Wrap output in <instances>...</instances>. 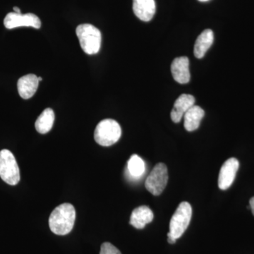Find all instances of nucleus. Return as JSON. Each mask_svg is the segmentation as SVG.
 Returning a JSON list of instances; mask_svg holds the SVG:
<instances>
[{
	"mask_svg": "<svg viewBox=\"0 0 254 254\" xmlns=\"http://www.w3.org/2000/svg\"><path fill=\"white\" fill-rule=\"evenodd\" d=\"M76 220V210L71 203H65L54 209L50 214L49 226L57 235H66L72 230Z\"/></svg>",
	"mask_w": 254,
	"mask_h": 254,
	"instance_id": "nucleus-1",
	"label": "nucleus"
},
{
	"mask_svg": "<svg viewBox=\"0 0 254 254\" xmlns=\"http://www.w3.org/2000/svg\"><path fill=\"white\" fill-rule=\"evenodd\" d=\"M76 36L82 50L88 55H95L101 47L102 35L100 30L88 23L81 24L76 28Z\"/></svg>",
	"mask_w": 254,
	"mask_h": 254,
	"instance_id": "nucleus-2",
	"label": "nucleus"
},
{
	"mask_svg": "<svg viewBox=\"0 0 254 254\" xmlns=\"http://www.w3.org/2000/svg\"><path fill=\"white\" fill-rule=\"evenodd\" d=\"M122 135V129L118 122L106 119L100 122L94 132V139L102 146H110L117 143Z\"/></svg>",
	"mask_w": 254,
	"mask_h": 254,
	"instance_id": "nucleus-3",
	"label": "nucleus"
},
{
	"mask_svg": "<svg viewBox=\"0 0 254 254\" xmlns=\"http://www.w3.org/2000/svg\"><path fill=\"white\" fill-rule=\"evenodd\" d=\"M192 216L191 206L188 202L179 205L170 222V235L174 238H180L190 225Z\"/></svg>",
	"mask_w": 254,
	"mask_h": 254,
	"instance_id": "nucleus-4",
	"label": "nucleus"
},
{
	"mask_svg": "<svg viewBox=\"0 0 254 254\" xmlns=\"http://www.w3.org/2000/svg\"><path fill=\"white\" fill-rule=\"evenodd\" d=\"M0 177L11 186L20 181V171L14 155L9 150L0 151Z\"/></svg>",
	"mask_w": 254,
	"mask_h": 254,
	"instance_id": "nucleus-5",
	"label": "nucleus"
},
{
	"mask_svg": "<svg viewBox=\"0 0 254 254\" xmlns=\"http://www.w3.org/2000/svg\"><path fill=\"white\" fill-rule=\"evenodd\" d=\"M168 182V172L165 164H156L151 173L147 177L145 187L150 193L154 195L161 194Z\"/></svg>",
	"mask_w": 254,
	"mask_h": 254,
	"instance_id": "nucleus-6",
	"label": "nucleus"
},
{
	"mask_svg": "<svg viewBox=\"0 0 254 254\" xmlns=\"http://www.w3.org/2000/svg\"><path fill=\"white\" fill-rule=\"evenodd\" d=\"M4 24L7 29L26 26L39 29L41 26L40 18L36 15L28 13L22 14L11 12L6 15L4 18Z\"/></svg>",
	"mask_w": 254,
	"mask_h": 254,
	"instance_id": "nucleus-7",
	"label": "nucleus"
},
{
	"mask_svg": "<svg viewBox=\"0 0 254 254\" xmlns=\"http://www.w3.org/2000/svg\"><path fill=\"white\" fill-rule=\"evenodd\" d=\"M240 168V163L235 158H229L224 163L218 177V187L221 190L230 188L234 181L237 171Z\"/></svg>",
	"mask_w": 254,
	"mask_h": 254,
	"instance_id": "nucleus-8",
	"label": "nucleus"
},
{
	"mask_svg": "<svg viewBox=\"0 0 254 254\" xmlns=\"http://www.w3.org/2000/svg\"><path fill=\"white\" fill-rule=\"evenodd\" d=\"M172 74L175 81L185 84L190 81V60L187 57L175 58L171 65Z\"/></svg>",
	"mask_w": 254,
	"mask_h": 254,
	"instance_id": "nucleus-9",
	"label": "nucleus"
},
{
	"mask_svg": "<svg viewBox=\"0 0 254 254\" xmlns=\"http://www.w3.org/2000/svg\"><path fill=\"white\" fill-rule=\"evenodd\" d=\"M195 104V98L193 95L189 94H182L179 97L175 102L173 109L172 110V120L175 123H179L185 114Z\"/></svg>",
	"mask_w": 254,
	"mask_h": 254,
	"instance_id": "nucleus-10",
	"label": "nucleus"
},
{
	"mask_svg": "<svg viewBox=\"0 0 254 254\" xmlns=\"http://www.w3.org/2000/svg\"><path fill=\"white\" fill-rule=\"evenodd\" d=\"M39 85L38 76L33 73L26 75L18 79L17 88L20 96L29 99L35 95Z\"/></svg>",
	"mask_w": 254,
	"mask_h": 254,
	"instance_id": "nucleus-11",
	"label": "nucleus"
},
{
	"mask_svg": "<svg viewBox=\"0 0 254 254\" xmlns=\"http://www.w3.org/2000/svg\"><path fill=\"white\" fill-rule=\"evenodd\" d=\"M155 0H133V11L141 21L148 22L155 14Z\"/></svg>",
	"mask_w": 254,
	"mask_h": 254,
	"instance_id": "nucleus-12",
	"label": "nucleus"
},
{
	"mask_svg": "<svg viewBox=\"0 0 254 254\" xmlns=\"http://www.w3.org/2000/svg\"><path fill=\"white\" fill-rule=\"evenodd\" d=\"M153 218L154 215L151 209L146 205H141L132 211L129 223L135 228L141 230L153 221Z\"/></svg>",
	"mask_w": 254,
	"mask_h": 254,
	"instance_id": "nucleus-13",
	"label": "nucleus"
},
{
	"mask_svg": "<svg viewBox=\"0 0 254 254\" xmlns=\"http://www.w3.org/2000/svg\"><path fill=\"white\" fill-rule=\"evenodd\" d=\"M214 41L213 32L212 30L206 29L200 33L195 43L193 53L195 58L201 59L205 56L209 48L211 47Z\"/></svg>",
	"mask_w": 254,
	"mask_h": 254,
	"instance_id": "nucleus-14",
	"label": "nucleus"
},
{
	"mask_svg": "<svg viewBox=\"0 0 254 254\" xmlns=\"http://www.w3.org/2000/svg\"><path fill=\"white\" fill-rule=\"evenodd\" d=\"M205 115L204 110L199 106L193 105L184 115L185 127L187 131H193L200 126V122Z\"/></svg>",
	"mask_w": 254,
	"mask_h": 254,
	"instance_id": "nucleus-15",
	"label": "nucleus"
},
{
	"mask_svg": "<svg viewBox=\"0 0 254 254\" xmlns=\"http://www.w3.org/2000/svg\"><path fill=\"white\" fill-rule=\"evenodd\" d=\"M54 122V111L51 108H47L37 119L35 124L37 131L41 134H46L53 128Z\"/></svg>",
	"mask_w": 254,
	"mask_h": 254,
	"instance_id": "nucleus-16",
	"label": "nucleus"
},
{
	"mask_svg": "<svg viewBox=\"0 0 254 254\" xmlns=\"http://www.w3.org/2000/svg\"><path fill=\"white\" fill-rule=\"evenodd\" d=\"M128 171L134 179L139 178L145 172V163L138 155H132L128 161Z\"/></svg>",
	"mask_w": 254,
	"mask_h": 254,
	"instance_id": "nucleus-17",
	"label": "nucleus"
},
{
	"mask_svg": "<svg viewBox=\"0 0 254 254\" xmlns=\"http://www.w3.org/2000/svg\"><path fill=\"white\" fill-rule=\"evenodd\" d=\"M100 254H122V253L112 244L109 242H105L100 247Z\"/></svg>",
	"mask_w": 254,
	"mask_h": 254,
	"instance_id": "nucleus-18",
	"label": "nucleus"
},
{
	"mask_svg": "<svg viewBox=\"0 0 254 254\" xmlns=\"http://www.w3.org/2000/svg\"><path fill=\"white\" fill-rule=\"evenodd\" d=\"M168 241L169 243L171 244V245H173V244H175V242H176V239L174 238L173 236H171V235H170V233H168Z\"/></svg>",
	"mask_w": 254,
	"mask_h": 254,
	"instance_id": "nucleus-19",
	"label": "nucleus"
},
{
	"mask_svg": "<svg viewBox=\"0 0 254 254\" xmlns=\"http://www.w3.org/2000/svg\"><path fill=\"white\" fill-rule=\"evenodd\" d=\"M250 206L251 210H252V213H253V215H254V196L251 198Z\"/></svg>",
	"mask_w": 254,
	"mask_h": 254,
	"instance_id": "nucleus-20",
	"label": "nucleus"
},
{
	"mask_svg": "<svg viewBox=\"0 0 254 254\" xmlns=\"http://www.w3.org/2000/svg\"><path fill=\"white\" fill-rule=\"evenodd\" d=\"M14 11L15 13H17V14H21V10L17 6H14Z\"/></svg>",
	"mask_w": 254,
	"mask_h": 254,
	"instance_id": "nucleus-21",
	"label": "nucleus"
},
{
	"mask_svg": "<svg viewBox=\"0 0 254 254\" xmlns=\"http://www.w3.org/2000/svg\"><path fill=\"white\" fill-rule=\"evenodd\" d=\"M198 1H201V2H205V1H208L209 0H198Z\"/></svg>",
	"mask_w": 254,
	"mask_h": 254,
	"instance_id": "nucleus-22",
	"label": "nucleus"
},
{
	"mask_svg": "<svg viewBox=\"0 0 254 254\" xmlns=\"http://www.w3.org/2000/svg\"><path fill=\"white\" fill-rule=\"evenodd\" d=\"M42 80H43V78H42V77H38V81H39V82L41 81Z\"/></svg>",
	"mask_w": 254,
	"mask_h": 254,
	"instance_id": "nucleus-23",
	"label": "nucleus"
}]
</instances>
